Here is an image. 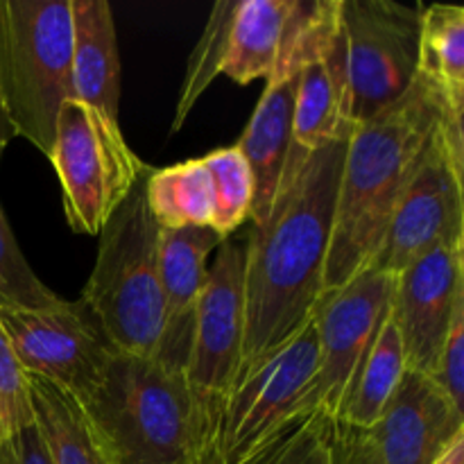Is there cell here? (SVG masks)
<instances>
[{
  "label": "cell",
  "mask_w": 464,
  "mask_h": 464,
  "mask_svg": "<svg viewBox=\"0 0 464 464\" xmlns=\"http://www.w3.org/2000/svg\"><path fill=\"white\" fill-rule=\"evenodd\" d=\"M340 131L276 193L270 216L245 236V338L240 374L313 322L324 293L326 256L344 152ZM238 374V376H240Z\"/></svg>",
  "instance_id": "obj_1"
},
{
  "label": "cell",
  "mask_w": 464,
  "mask_h": 464,
  "mask_svg": "<svg viewBox=\"0 0 464 464\" xmlns=\"http://www.w3.org/2000/svg\"><path fill=\"white\" fill-rule=\"evenodd\" d=\"M444 109L449 104L442 91L417 75L406 98L349 136L322 279L324 297L374 263L394 204Z\"/></svg>",
  "instance_id": "obj_2"
},
{
  "label": "cell",
  "mask_w": 464,
  "mask_h": 464,
  "mask_svg": "<svg viewBox=\"0 0 464 464\" xmlns=\"http://www.w3.org/2000/svg\"><path fill=\"white\" fill-rule=\"evenodd\" d=\"M80 406L111 464H188L218 444L199 417L184 372L157 358L113 352L100 383Z\"/></svg>",
  "instance_id": "obj_3"
},
{
  "label": "cell",
  "mask_w": 464,
  "mask_h": 464,
  "mask_svg": "<svg viewBox=\"0 0 464 464\" xmlns=\"http://www.w3.org/2000/svg\"><path fill=\"white\" fill-rule=\"evenodd\" d=\"M145 175L100 231L98 258L82 299L116 352L157 358L163 334L159 225L145 202Z\"/></svg>",
  "instance_id": "obj_4"
},
{
  "label": "cell",
  "mask_w": 464,
  "mask_h": 464,
  "mask_svg": "<svg viewBox=\"0 0 464 464\" xmlns=\"http://www.w3.org/2000/svg\"><path fill=\"white\" fill-rule=\"evenodd\" d=\"M71 98V0H0V100L14 136L48 157Z\"/></svg>",
  "instance_id": "obj_5"
},
{
  "label": "cell",
  "mask_w": 464,
  "mask_h": 464,
  "mask_svg": "<svg viewBox=\"0 0 464 464\" xmlns=\"http://www.w3.org/2000/svg\"><path fill=\"white\" fill-rule=\"evenodd\" d=\"M62 186V207L72 231L98 236L145 166L127 145L121 122L80 100L62 104L48 154Z\"/></svg>",
  "instance_id": "obj_6"
},
{
  "label": "cell",
  "mask_w": 464,
  "mask_h": 464,
  "mask_svg": "<svg viewBox=\"0 0 464 464\" xmlns=\"http://www.w3.org/2000/svg\"><path fill=\"white\" fill-rule=\"evenodd\" d=\"M424 5L340 0L347 75V121H374L406 98L417 80Z\"/></svg>",
  "instance_id": "obj_7"
},
{
  "label": "cell",
  "mask_w": 464,
  "mask_h": 464,
  "mask_svg": "<svg viewBox=\"0 0 464 464\" xmlns=\"http://www.w3.org/2000/svg\"><path fill=\"white\" fill-rule=\"evenodd\" d=\"M245 338V236L216 249L195 308L186 383L204 426L218 438L222 408L243 365Z\"/></svg>",
  "instance_id": "obj_8"
},
{
  "label": "cell",
  "mask_w": 464,
  "mask_h": 464,
  "mask_svg": "<svg viewBox=\"0 0 464 464\" xmlns=\"http://www.w3.org/2000/svg\"><path fill=\"white\" fill-rule=\"evenodd\" d=\"M394 288L397 276L370 266L322 299L313 317L317 365L302 399V415L320 412L338 421L358 370L388 320Z\"/></svg>",
  "instance_id": "obj_9"
},
{
  "label": "cell",
  "mask_w": 464,
  "mask_h": 464,
  "mask_svg": "<svg viewBox=\"0 0 464 464\" xmlns=\"http://www.w3.org/2000/svg\"><path fill=\"white\" fill-rule=\"evenodd\" d=\"M317 365L315 324L308 322L288 343L238 376L218 426L225 464L243 462L288 421L302 417V399Z\"/></svg>",
  "instance_id": "obj_10"
},
{
  "label": "cell",
  "mask_w": 464,
  "mask_h": 464,
  "mask_svg": "<svg viewBox=\"0 0 464 464\" xmlns=\"http://www.w3.org/2000/svg\"><path fill=\"white\" fill-rule=\"evenodd\" d=\"M0 326L23 372L84 401L116 349L82 302L59 297L50 306H0Z\"/></svg>",
  "instance_id": "obj_11"
},
{
  "label": "cell",
  "mask_w": 464,
  "mask_h": 464,
  "mask_svg": "<svg viewBox=\"0 0 464 464\" xmlns=\"http://www.w3.org/2000/svg\"><path fill=\"white\" fill-rule=\"evenodd\" d=\"M462 175L438 125L394 204L372 267L397 276L438 245L464 243Z\"/></svg>",
  "instance_id": "obj_12"
},
{
  "label": "cell",
  "mask_w": 464,
  "mask_h": 464,
  "mask_svg": "<svg viewBox=\"0 0 464 464\" xmlns=\"http://www.w3.org/2000/svg\"><path fill=\"white\" fill-rule=\"evenodd\" d=\"M464 299V243L438 245L397 275L390 317L399 331L406 370L430 376Z\"/></svg>",
  "instance_id": "obj_13"
},
{
  "label": "cell",
  "mask_w": 464,
  "mask_h": 464,
  "mask_svg": "<svg viewBox=\"0 0 464 464\" xmlns=\"http://www.w3.org/2000/svg\"><path fill=\"white\" fill-rule=\"evenodd\" d=\"M361 433L376 464H433L464 435V412L429 376L406 370L379 421Z\"/></svg>",
  "instance_id": "obj_14"
},
{
  "label": "cell",
  "mask_w": 464,
  "mask_h": 464,
  "mask_svg": "<svg viewBox=\"0 0 464 464\" xmlns=\"http://www.w3.org/2000/svg\"><path fill=\"white\" fill-rule=\"evenodd\" d=\"M315 9H313V14H315ZM313 14L308 18L306 27H304L302 36H299L297 45L285 54V59L272 72L270 80H266V91H263L243 136L236 143L243 157L247 159L249 170H252L254 177V204L252 218H249L252 225L266 222L276 193H279L281 175H284V166L290 150V136H293V111L299 68H302Z\"/></svg>",
  "instance_id": "obj_15"
},
{
  "label": "cell",
  "mask_w": 464,
  "mask_h": 464,
  "mask_svg": "<svg viewBox=\"0 0 464 464\" xmlns=\"http://www.w3.org/2000/svg\"><path fill=\"white\" fill-rule=\"evenodd\" d=\"M161 229V227H159ZM225 238L208 227L159 231V276L163 297V334L157 361L186 374L193 343L195 308L208 275V256Z\"/></svg>",
  "instance_id": "obj_16"
},
{
  "label": "cell",
  "mask_w": 464,
  "mask_h": 464,
  "mask_svg": "<svg viewBox=\"0 0 464 464\" xmlns=\"http://www.w3.org/2000/svg\"><path fill=\"white\" fill-rule=\"evenodd\" d=\"M315 0H238L222 75L247 86L270 80L302 34Z\"/></svg>",
  "instance_id": "obj_17"
},
{
  "label": "cell",
  "mask_w": 464,
  "mask_h": 464,
  "mask_svg": "<svg viewBox=\"0 0 464 464\" xmlns=\"http://www.w3.org/2000/svg\"><path fill=\"white\" fill-rule=\"evenodd\" d=\"M72 98L118 122L121 54L107 0H71Z\"/></svg>",
  "instance_id": "obj_18"
},
{
  "label": "cell",
  "mask_w": 464,
  "mask_h": 464,
  "mask_svg": "<svg viewBox=\"0 0 464 464\" xmlns=\"http://www.w3.org/2000/svg\"><path fill=\"white\" fill-rule=\"evenodd\" d=\"M145 202L161 229L208 227L216 220V184L202 159L150 168L145 177Z\"/></svg>",
  "instance_id": "obj_19"
},
{
  "label": "cell",
  "mask_w": 464,
  "mask_h": 464,
  "mask_svg": "<svg viewBox=\"0 0 464 464\" xmlns=\"http://www.w3.org/2000/svg\"><path fill=\"white\" fill-rule=\"evenodd\" d=\"M27 385L34 426L53 464H111L75 397L39 376L27 374Z\"/></svg>",
  "instance_id": "obj_20"
},
{
  "label": "cell",
  "mask_w": 464,
  "mask_h": 464,
  "mask_svg": "<svg viewBox=\"0 0 464 464\" xmlns=\"http://www.w3.org/2000/svg\"><path fill=\"white\" fill-rule=\"evenodd\" d=\"M417 75L442 91L451 111H464V9L460 5H424Z\"/></svg>",
  "instance_id": "obj_21"
},
{
  "label": "cell",
  "mask_w": 464,
  "mask_h": 464,
  "mask_svg": "<svg viewBox=\"0 0 464 464\" xmlns=\"http://www.w3.org/2000/svg\"><path fill=\"white\" fill-rule=\"evenodd\" d=\"M403 372H406V361H403L401 338L392 317L388 315L358 370L338 421L358 430L374 426L392 399L394 390L399 388Z\"/></svg>",
  "instance_id": "obj_22"
},
{
  "label": "cell",
  "mask_w": 464,
  "mask_h": 464,
  "mask_svg": "<svg viewBox=\"0 0 464 464\" xmlns=\"http://www.w3.org/2000/svg\"><path fill=\"white\" fill-rule=\"evenodd\" d=\"M236 3H238V0H220V3L213 5L207 27H204L202 36H199L198 45H195L193 54H190L188 68H186L179 102H177L175 109V121H172V134L184 127L190 109L198 104V100L202 98V93L208 89V84H211L218 75H222L227 41H229L231 21H234L236 14Z\"/></svg>",
  "instance_id": "obj_23"
},
{
  "label": "cell",
  "mask_w": 464,
  "mask_h": 464,
  "mask_svg": "<svg viewBox=\"0 0 464 464\" xmlns=\"http://www.w3.org/2000/svg\"><path fill=\"white\" fill-rule=\"evenodd\" d=\"M204 166L211 172L216 184V220L213 231L220 238H231L245 220L252 218L254 204V177L249 170L247 159L238 150V145L220 148L216 152L202 157Z\"/></svg>",
  "instance_id": "obj_24"
},
{
  "label": "cell",
  "mask_w": 464,
  "mask_h": 464,
  "mask_svg": "<svg viewBox=\"0 0 464 464\" xmlns=\"http://www.w3.org/2000/svg\"><path fill=\"white\" fill-rule=\"evenodd\" d=\"M334 420L311 412L288 421L238 464H331Z\"/></svg>",
  "instance_id": "obj_25"
},
{
  "label": "cell",
  "mask_w": 464,
  "mask_h": 464,
  "mask_svg": "<svg viewBox=\"0 0 464 464\" xmlns=\"http://www.w3.org/2000/svg\"><path fill=\"white\" fill-rule=\"evenodd\" d=\"M57 295L34 275L0 208V306L41 308L57 302Z\"/></svg>",
  "instance_id": "obj_26"
},
{
  "label": "cell",
  "mask_w": 464,
  "mask_h": 464,
  "mask_svg": "<svg viewBox=\"0 0 464 464\" xmlns=\"http://www.w3.org/2000/svg\"><path fill=\"white\" fill-rule=\"evenodd\" d=\"M30 424H34V417L27 374L0 326V447Z\"/></svg>",
  "instance_id": "obj_27"
},
{
  "label": "cell",
  "mask_w": 464,
  "mask_h": 464,
  "mask_svg": "<svg viewBox=\"0 0 464 464\" xmlns=\"http://www.w3.org/2000/svg\"><path fill=\"white\" fill-rule=\"evenodd\" d=\"M458 408L464 397V299L456 306L447 340L440 352L435 370L429 376Z\"/></svg>",
  "instance_id": "obj_28"
},
{
  "label": "cell",
  "mask_w": 464,
  "mask_h": 464,
  "mask_svg": "<svg viewBox=\"0 0 464 464\" xmlns=\"http://www.w3.org/2000/svg\"><path fill=\"white\" fill-rule=\"evenodd\" d=\"M3 464H53L48 449L34 424L18 430L3 447Z\"/></svg>",
  "instance_id": "obj_29"
},
{
  "label": "cell",
  "mask_w": 464,
  "mask_h": 464,
  "mask_svg": "<svg viewBox=\"0 0 464 464\" xmlns=\"http://www.w3.org/2000/svg\"><path fill=\"white\" fill-rule=\"evenodd\" d=\"M331 464H376L358 429L334 421V442H331Z\"/></svg>",
  "instance_id": "obj_30"
},
{
  "label": "cell",
  "mask_w": 464,
  "mask_h": 464,
  "mask_svg": "<svg viewBox=\"0 0 464 464\" xmlns=\"http://www.w3.org/2000/svg\"><path fill=\"white\" fill-rule=\"evenodd\" d=\"M433 464H464V435H460Z\"/></svg>",
  "instance_id": "obj_31"
},
{
  "label": "cell",
  "mask_w": 464,
  "mask_h": 464,
  "mask_svg": "<svg viewBox=\"0 0 464 464\" xmlns=\"http://www.w3.org/2000/svg\"><path fill=\"white\" fill-rule=\"evenodd\" d=\"M12 139H16V136H14V130H12V125H9L7 116H5L3 100H0V154H3V150L7 148L9 140Z\"/></svg>",
  "instance_id": "obj_32"
},
{
  "label": "cell",
  "mask_w": 464,
  "mask_h": 464,
  "mask_svg": "<svg viewBox=\"0 0 464 464\" xmlns=\"http://www.w3.org/2000/svg\"><path fill=\"white\" fill-rule=\"evenodd\" d=\"M188 464H225L220 456V449H218V444H213L211 449H207V451L202 453V456H198L195 460H190Z\"/></svg>",
  "instance_id": "obj_33"
},
{
  "label": "cell",
  "mask_w": 464,
  "mask_h": 464,
  "mask_svg": "<svg viewBox=\"0 0 464 464\" xmlns=\"http://www.w3.org/2000/svg\"><path fill=\"white\" fill-rule=\"evenodd\" d=\"M0 464H3V447H0Z\"/></svg>",
  "instance_id": "obj_34"
}]
</instances>
